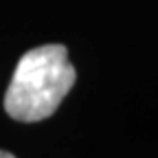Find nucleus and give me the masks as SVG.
<instances>
[{
    "instance_id": "nucleus-1",
    "label": "nucleus",
    "mask_w": 158,
    "mask_h": 158,
    "mask_svg": "<svg viewBox=\"0 0 158 158\" xmlns=\"http://www.w3.org/2000/svg\"><path fill=\"white\" fill-rule=\"evenodd\" d=\"M77 70L62 44H44L27 51L13 70L5 92V110L20 123L44 121L62 106L75 86Z\"/></svg>"
},
{
    "instance_id": "nucleus-2",
    "label": "nucleus",
    "mask_w": 158,
    "mask_h": 158,
    "mask_svg": "<svg viewBox=\"0 0 158 158\" xmlns=\"http://www.w3.org/2000/svg\"><path fill=\"white\" fill-rule=\"evenodd\" d=\"M0 158H15V156L9 154V152H2V149H0Z\"/></svg>"
}]
</instances>
